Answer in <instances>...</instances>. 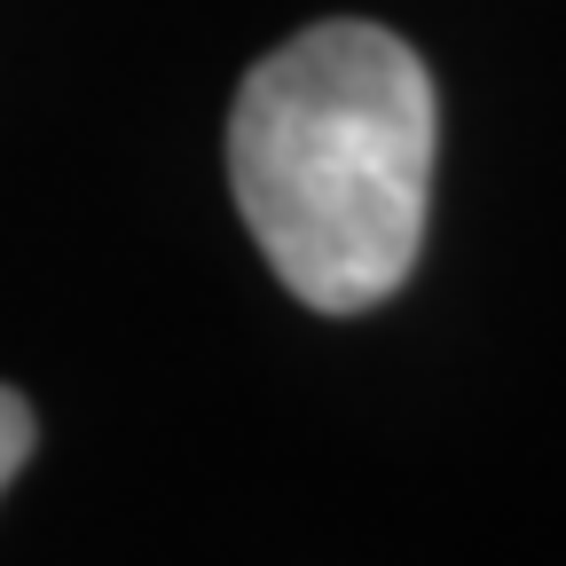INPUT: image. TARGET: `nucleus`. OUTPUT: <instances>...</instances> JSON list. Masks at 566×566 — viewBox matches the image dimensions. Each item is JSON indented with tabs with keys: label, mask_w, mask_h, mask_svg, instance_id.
Instances as JSON below:
<instances>
[{
	"label": "nucleus",
	"mask_w": 566,
	"mask_h": 566,
	"mask_svg": "<svg viewBox=\"0 0 566 566\" xmlns=\"http://www.w3.org/2000/svg\"><path fill=\"white\" fill-rule=\"evenodd\" d=\"M441 103L386 24H307L260 55L229 111V189L283 292L363 315L424 244Z\"/></svg>",
	"instance_id": "f257e3e1"
},
{
	"label": "nucleus",
	"mask_w": 566,
	"mask_h": 566,
	"mask_svg": "<svg viewBox=\"0 0 566 566\" xmlns=\"http://www.w3.org/2000/svg\"><path fill=\"white\" fill-rule=\"evenodd\" d=\"M24 457H32V401L17 386H0V488L17 480Z\"/></svg>",
	"instance_id": "f03ea898"
}]
</instances>
